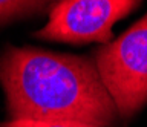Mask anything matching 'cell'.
I'll use <instances>...</instances> for the list:
<instances>
[{
	"label": "cell",
	"instance_id": "1",
	"mask_svg": "<svg viewBox=\"0 0 147 127\" xmlns=\"http://www.w3.org/2000/svg\"><path fill=\"white\" fill-rule=\"evenodd\" d=\"M0 81L11 120L110 127L118 110L94 60L35 48H8Z\"/></svg>",
	"mask_w": 147,
	"mask_h": 127
},
{
	"label": "cell",
	"instance_id": "2",
	"mask_svg": "<svg viewBox=\"0 0 147 127\" xmlns=\"http://www.w3.org/2000/svg\"><path fill=\"white\" fill-rule=\"evenodd\" d=\"M95 65L118 115L129 120L147 103V14L95 51Z\"/></svg>",
	"mask_w": 147,
	"mask_h": 127
},
{
	"label": "cell",
	"instance_id": "3",
	"mask_svg": "<svg viewBox=\"0 0 147 127\" xmlns=\"http://www.w3.org/2000/svg\"><path fill=\"white\" fill-rule=\"evenodd\" d=\"M142 0H55L45 28L35 37L63 43H107L112 26Z\"/></svg>",
	"mask_w": 147,
	"mask_h": 127
},
{
	"label": "cell",
	"instance_id": "4",
	"mask_svg": "<svg viewBox=\"0 0 147 127\" xmlns=\"http://www.w3.org/2000/svg\"><path fill=\"white\" fill-rule=\"evenodd\" d=\"M55 0H0V25L43 9Z\"/></svg>",
	"mask_w": 147,
	"mask_h": 127
},
{
	"label": "cell",
	"instance_id": "5",
	"mask_svg": "<svg viewBox=\"0 0 147 127\" xmlns=\"http://www.w3.org/2000/svg\"><path fill=\"white\" fill-rule=\"evenodd\" d=\"M0 127H77L75 122L60 121H37V120H9L0 124Z\"/></svg>",
	"mask_w": 147,
	"mask_h": 127
},
{
	"label": "cell",
	"instance_id": "6",
	"mask_svg": "<svg viewBox=\"0 0 147 127\" xmlns=\"http://www.w3.org/2000/svg\"><path fill=\"white\" fill-rule=\"evenodd\" d=\"M77 127H98V126H92V124H77Z\"/></svg>",
	"mask_w": 147,
	"mask_h": 127
}]
</instances>
